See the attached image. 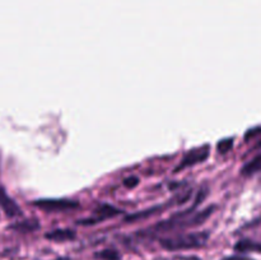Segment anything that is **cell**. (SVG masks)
I'll return each mask as SVG.
<instances>
[{
    "label": "cell",
    "mask_w": 261,
    "mask_h": 260,
    "mask_svg": "<svg viewBox=\"0 0 261 260\" xmlns=\"http://www.w3.org/2000/svg\"><path fill=\"white\" fill-rule=\"evenodd\" d=\"M257 147H261V142L259 143V144H257Z\"/></svg>",
    "instance_id": "obj_15"
},
{
    "label": "cell",
    "mask_w": 261,
    "mask_h": 260,
    "mask_svg": "<svg viewBox=\"0 0 261 260\" xmlns=\"http://www.w3.org/2000/svg\"><path fill=\"white\" fill-rule=\"evenodd\" d=\"M232 145H233V139H224V140H221V142L218 143V150L219 153H227L229 149L232 148Z\"/></svg>",
    "instance_id": "obj_11"
},
{
    "label": "cell",
    "mask_w": 261,
    "mask_h": 260,
    "mask_svg": "<svg viewBox=\"0 0 261 260\" xmlns=\"http://www.w3.org/2000/svg\"><path fill=\"white\" fill-rule=\"evenodd\" d=\"M138 184V178L137 177H129L125 180V185L127 186V188H133V186H135Z\"/></svg>",
    "instance_id": "obj_13"
},
{
    "label": "cell",
    "mask_w": 261,
    "mask_h": 260,
    "mask_svg": "<svg viewBox=\"0 0 261 260\" xmlns=\"http://www.w3.org/2000/svg\"><path fill=\"white\" fill-rule=\"evenodd\" d=\"M35 205L41 208L42 211L54 213V212H65L78 208V203L66 199H42V200L35 201Z\"/></svg>",
    "instance_id": "obj_3"
},
{
    "label": "cell",
    "mask_w": 261,
    "mask_h": 260,
    "mask_svg": "<svg viewBox=\"0 0 261 260\" xmlns=\"http://www.w3.org/2000/svg\"><path fill=\"white\" fill-rule=\"evenodd\" d=\"M119 209L114 208V206H110V205H102L99 206L98 211H97V213L101 216V219L103 218H107V217H112V216H116V214H119Z\"/></svg>",
    "instance_id": "obj_9"
},
{
    "label": "cell",
    "mask_w": 261,
    "mask_h": 260,
    "mask_svg": "<svg viewBox=\"0 0 261 260\" xmlns=\"http://www.w3.org/2000/svg\"><path fill=\"white\" fill-rule=\"evenodd\" d=\"M160 260H200L198 256H184V255H176L172 257H166V259Z\"/></svg>",
    "instance_id": "obj_12"
},
{
    "label": "cell",
    "mask_w": 261,
    "mask_h": 260,
    "mask_svg": "<svg viewBox=\"0 0 261 260\" xmlns=\"http://www.w3.org/2000/svg\"><path fill=\"white\" fill-rule=\"evenodd\" d=\"M212 211H213V208L209 206V208L204 209V211L195 212L193 214H190V211L178 213L176 216L171 217V218L166 219V221L161 222V223L155 224L153 227V231H154V233H162V232L165 233V232L177 231V229L198 226V224L203 223L206 218H209V216L212 214Z\"/></svg>",
    "instance_id": "obj_1"
},
{
    "label": "cell",
    "mask_w": 261,
    "mask_h": 260,
    "mask_svg": "<svg viewBox=\"0 0 261 260\" xmlns=\"http://www.w3.org/2000/svg\"><path fill=\"white\" fill-rule=\"evenodd\" d=\"M0 206H2L3 211L7 213V216L9 217H15L20 214L19 206H18L17 203L5 193V190L2 186H0Z\"/></svg>",
    "instance_id": "obj_5"
},
{
    "label": "cell",
    "mask_w": 261,
    "mask_h": 260,
    "mask_svg": "<svg viewBox=\"0 0 261 260\" xmlns=\"http://www.w3.org/2000/svg\"><path fill=\"white\" fill-rule=\"evenodd\" d=\"M208 232H190V233H178L175 236L166 237L161 240V246L168 251L178 250L199 249L208 242Z\"/></svg>",
    "instance_id": "obj_2"
},
{
    "label": "cell",
    "mask_w": 261,
    "mask_h": 260,
    "mask_svg": "<svg viewBox=\"0 0 261 260\" xmlns=\"http://www.w3.org/2000/svg\"><path fill=\"white\" fill-rule=\"evenodd\" d=\"M222 260H252V259H250V257H246V256H228L226 257V259H222Z\"/></svg>",
    "instance_id": "obj_14"
},
{
    "label": "cell",
    "mask_w": 261,
    "mask_h": 260,
    "mask_svg": "<svg viewBox=\"0 0 261 260\" xmlns=\"http://www.w3.org/2000/svg\"><path fill=\"white\" fill-rule=\"evenodd\" d=\"M97 256L99 259H103V260H119L120 259V255L117 254L116 251L114 250H103L101 251L99 254H97Z\"/></svg>",
    "instance_id": "obj_10"
},
{
    "label": "cell",
    "mask_w": 261,
    "mask_h": 260,
    "mask_svg": "<svg viewBox=\"0 0 261 260\" xmlns=\"http://www.w3.org/2000/svg\"><path fill=\"white\" fill-rule=\"evenodd\" d=\"M257 172H261V154L255 157L252 161H250L249 163H246L242 168L244 175H254V173Z\"/></svg>",
    "instance_id": "obj_8"
},
{
    "label": "cell",
    "mask_w": 261,
    "mask_h": 260,
    "mask_svg": "<svg viewBox=\"0 0 261 260\" xmlns=\"http://www.w3.org/2000/svg\"><path fill=\"white\" fill-rule=\"evenodd\" d=\"M74 236H75V235H74V232L70 231V229H55V231L46 235L47 239L53 240V241H58V242L68 241V240L74 239Z\"/></svg>",
    "instance_id": "obj_7"
},
{
    "label": "cell",
    "mask_w": 261,
    "mask_h": 260,
    "mask_svg": "<svg viewBox=\"0 0 261 260\" xmlns=\"http://www.w3.org/2000/svg\"><path fill=\"white\" fill-rule=\"evenodd\" d=\"M234 249L239 252H261V244L251 241V240H241L240 242H237Z\"/></svg>",
    "instance_id": "obj_6"
},
{
    "label": "cell",
    "mask_w": 261,
    "mask_h": 260,
    "mask_svg": "<svg viewBox=\"0 0 261 260\" xmlns=\"http://www.w3.org/2000/svg\"><path fill=\"white\" fill-rule=\"evenodd\" d=\"M208 157H209L208 145H204V147H199V148H195V149H191L190 152L186 153L185 157L181 160L180 165L176 167V172L184 170V168L191 167V166H195L198 165V163L204 162Z\"/></svg>",
    "instance_id": "obj_4"
}]
</instances>
